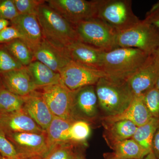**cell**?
I'll return each mask as SVG.
<instances>
[{
	"instance_id": "cell-1",
	"label": "cell",
	"mask_w": 159,
	"mask_h": 159,
	"mask_svg": "<svg viewBox=\"0 0 159 159\" xmlns=\"http://www.w3.org/2000/svg\"><path fill=\"white\" fill-rule=\"evenodd\" d=\"M45 3L40 6L37 15L43 37L56 48L67 51L68 46L80 41L75 27Z\"/></svg>"
},
{
	"instance_id": "cell-2",
	"label": "cell",
	"mask_w": 159,
	"mask_h": 159,
	"mask_svg": "<svg viewBox=\"0 0 159 159\" xmlns=\"http://www.w3.org/2000/svg\"><path fill=\"white\" fill-rule=\"evenodd\" d=\"M149 56L139 49L117 48L105 52L102 70L111 79L127 81L144 65Z\"/></svg>"
},
{
	"instance_id": "cell-3",
	"label": "cell",
	"mask_w": 159,
	"mask_h": 159,
	"mask_svg": "<svg viewBox=\"0 0 159 159\" xmlns=\"http://www.w3.org/2000/svg\"><path fill=\"white\" fill-rule=\"evenodd\" d=\"M98 106L105 117L118 116L130 106L134 95L126 81L102 77L95 85Z\"/></svg>"
},
{
	"instance_id": "cell-4",
	"label": "cell",
	"mask_w": 159,
	"mask_h": 159,
	"mask_svg": "<svg viewBox=\"0 0 159 159\" xmlns=\"http://www.w3.org/2000/svg\"><path fill=\"white\" fill-rule=\"evenodd\" d=\"M96 17L117 33L135 26L141 20L134 14L130 0H96Z\"/></svg>"
},
{
	"instance_id": "cell-5",
	"label": "cell",
	"mask_w": 159,
	"mask_h": 159,
	"mask_svg": "<svg viewBox=\"0 0 159 159\" xmlns=\"http://www.w3.org/2000/svg\"><path fill=\"white\" fill-rule=\"evenodd\" d=\"M116 43L118 48L138 49L151 56L159 47V30L144 20L130 29L117 33Z\"/></svg>"
},
{
	"instance_id": "cell-6",
	"label": "cell",
	"mask_w": 159,
	"mask_h": 159,
	"mask_svg": "<svg viewBox=\"0 0 159 159\" xmlns=\"http://www.w3.org/2000/svg\"><path fill=\"white\" fill-rule=\"evenodd\" d=\"M80 41L108 52L117 48V33L97 17L84 21L74 26Z\"/></svg>"
},
{
	"instance_id": "cell-7",
	"label": "cell",
	"mask_w": 159,
	"mask_h": 159,
	"mask_svg": "<svg viewBox=\"0 0 159 159\" xmlns=\"http://www.w3.org/2000/svg\"><path fill=\"white\" fill-rule=\"evenodd\" d=\"M6 134L21 159H43L50 152L46 132Z\"/></svg>"
},
{
	"instance_id": "cell-8",
	"label": "cell",
	"mask_w": 159,
	"mask_h": 159,
	"mask_svg": "<svg viewBox=\"0 0 159 159\" xmlns=\"http://www.w3.org/2000/svg\"><path fill=\"white\" fill-rule=\"evenodd\" d=\"M45 2L74 26L97 15L96 0H48Z\"/></svg>"
},
{
	"instance_id": "cell-9",
	"label": "cell",
	"mask_w": 159,
	"mask_h": 159,
	"mask_svg": "<svg viewBox=\"0 0 159 159\" xmlns=\"http://www.w3.org/2000/svg\"><path fill=\"white\" fill-rule=\"evenodd\" d=\"M41 94L54 116L72 123L75 122L72 111L73 91L68 88L62 81L44 87Z\"/></svg>"
},
{
	"instance_id": "cell-10",
	"label": "cell",
	"mask_w": 159,
	"mask_h": 159,
	"mask_svg": "<svg viewBox=\"0 0 159 159\" xmlns=\"http://www.w3.org/2000/svg\"><path fill=\"white\" fill-rule=\"evenodd\" d=\"M58 73L63 83L72 91L96 85L100 78L106 77L102 70L90 68L72 61Z\"/></svg>"
},
{
	"instance_id": "cell-11",
	"label": "cell",
	"mask_w": 159,
	"mask_h": 159,
	"mask_svg": "<svg viewBox=\"0 0 159 159\" xmlns=\"http://www.w3.org/2000/svg\"><path fill=\"white\" fill-rule=\"evenodd\" d=\"M98 102L95 85L87 86L73 91L72 116L74 121L87 122L97 117Z\"/></svg>"
},
{
	"instance_id": "cell-12",
	"label": "cell",
	"mask_w": 159,
	"mask_h": 159,
	"mask_svg": "<svg viewBox=\"0 0 159 159\" xmlns=\"http://www.w3.org/2000/svg\"><path fill=\"white\" fill-rule=\"evenodd\" d=\"M159 76V62L152 55L139 70L127 80L134 96L144 95L154 88Z\"/></svg>"
},
{
	"instance_id": "cell-13",
	"label": "cell",
	"mask_w": 159,
	"mask_h": 159,
	"mask_svg": "<svg viewBox=\"0 0 159 159\" xmlns=\"http://www.w3.org/2000/svg\"><path fill=\"white\" fill-rule=\"evenodd\" d=\"M66 50L72 61L102 70L105 51L80 41L68 46Z\"/></svg>"
},
{
	"instance_id": "cell-14",
	"label": "cell",
	"mask_w": 159,
	"mask_h": 159,
	"mask_svg": "<svg viewBox=\"0 0 159 159\" xmlns=\"http://www.w3.org/2000/svg\"><path fill=\"white\" fill-rule=\"evenodd\" d=\"M23 110L39 125L43 130L47 131L54 116L42 96L36 90L23 97Z\"/></svg>"
},
{
	"instance_id": "cell-15",
	"label": "cell",
	"mask_w": 159,
	"mask_h": 159,
	"mask_svg": "<svg viewBox=\"0 0 159 159\" xmlns=\"http://www.w3.org/2000/svg\"><path fill=\"white\" fill-rule=\"evenodd\" d=\"M0 128L6 134L15 133H36L46 132L38 125L23 109L0 115Z\"/></svg>"
},
{
	"instance_id": "cell-16",
	"label": "cell",
	"mask_w": 159,
	"mask_h": 159,
	"mask_svg": "<svg viewBox=\"0 0 159 159\" xmlns=\"http://www.w3.org/2000/svg\"><path fill=\"white\" fill-rule=\"evenodd\" d=\"M10 24L19 31L22 40L33 52L42 42L43 37L36 16L19 14Z\"/></svg>"
},
{
	"instance_id": "cell-17",
	"label": "cell",
	"mask_w": 159,
	"mask_h": 159,
	"mask_svg": "<svg viewBox=\"0 0 159 159\" xmlns=\"http://www.w3.org/2000/svg\"><path fill=\"white\" fill-rule=\"evenodd\" d=\"M33 53L36 61L58 73L72 61L67 51L56 48L44 38Z\"/></svg>"
},
{
	"instance_id": "cell-18",
	"label": "cell",
	"mask_w": 159,
	"mask_h": 159,
	"mask_svg": "<svg viewBox=\"0 0 159 159\" xmlns=\"http://www.w3.org/2000/svg\"><path fill=\"white\" fill-rule=\"evenodd\" d=\"M3 85L20 97L27 96L38 88L26 67L19 70L1 73Z\"/></svg>"
},
{
	"instance_id": "cell-19",
	"label": "cell",
	"mask_w": 159,
	"mask_h": 159,
	"mask_svg": "<svg viewBox=\"0 0 159 159\" xmlns=\"http://www.w3.org/2000/svg\"><path fill=\"white\" fill-rule=\"evenodd\" d=\"M152 117L145 104L144 96L139 95L134 96L130 106L124 112L115 116L105 117L104 119L109 124L120 120H129L139 127L147 123Z\"/></svg>"
},
{
	"instance_id": "cell-20",
	"label": "cell",
	"mask_w": 159,
	"mask_h": 159,
	"mask_svg": "<svg viewBox=\"0 0 159 159\" xmlns=\"http://www.w3.org/2000/svg\"><path fill=\"white\" fill-rule=\"evenodd\" d=\"M72 123L54 116L46 131L47 142L50 152L56 145L71 143L70 128Z\"/></svg>"
},
{
	"instance_id": "cell-21",
	"label": "cell",
	"mask_w": 159,
	"mask_h": 159,
	"mask_svg": "<svg viewBox=\"0 0 159 159\" xmlns=\"http://www.w3.org/2000/svg\"><path fill=\"white\" fill-rule=\"evenodd\" d=\"M26 67L37 88L57 84L61 81L59 73L38 61H32Z\"/></svg>"
},
{
	"instance_id": "cell-22",
	"label": "cell",
	"mask_w": 159,
	"mask_h": 159,
	"mask_svg": "<svg viewBox=\"0 0 159 159\" xmlns=\"http://www.w3.org/2000/svg\"><path fill=\"white\" fill-rule=\"evenodd\" d=\"M114 158L143 159L148 153L132 139L116 142L114 145Z\"/></svg>"
},
{
	"instance_id": "cell-23",
	"label": "cell",
	"mask_w": 159,
	"mask_h": 159,
	"mask_svg": "<svg viewBox=\"0 0 159 159\" xmlns=\"http://www.w3.org/2000/svg\"><path fill=\"white\" fill-rule=\"evenodd\" d=\"M159 127V118L152 117L144 125L138 127L132 139L146 152H152V143L154 134Z\"/></svg>"
},
{
	"instance_id": "cell-24",
	"label": "cell",
	"mask_w": 159,
	"mask_h": 159,
	"mask_svg": "<svg viewBox=\"0 0 159 159\" xmlns=\"http://www.w3.org/2000/svg\"><path fill=\"white\" fill-rule=\"evenodd\" d=\"M3 47L24 66H28L33 61V51L22 39L14 40L5 44Z\"/></svg>"
},
{
	"instance_id": "cell-25",
	"label": "cell",
	"mask_w": 159,
	"mask_h": 159,
	"mask_svg": "<svg viewBox=\"0 0 159 159\" xmlns=\"http://www.w3.org/2000/svg\"><path fill=\"white\" fill-rule=\"evenodd\" d=\"M23 97L0 85V115L11 113L23 109Z\"/></svg>"
},
{
	"instance_id": "cell-26",
	"label": "cell",
	"mask_w": 159,
	"mask_h": 159,
	"mask_svg": "<svg viewBox=\"0 0 159 159\" xmlns=\"http://www.w3.org/2000/svg\"><path fill=\"white\" fill-rule=\"evenodd\" d=\"M110 124V136L114 144L132 139L138 128L136 125L129 120H120Z\"/></svg>"
},
{
	"instance_id": "cell-27",
	"label": "cell",
	"mask_w": 159,
	"mask_h": 159,
	"mask_svg": "<svg viewBox=\"0 0 159 159\" xmlns=\"http://www.w3.org/2000/svg\"><path fill=\"white\" fill-rule=\"evenodd\" d=\"M91 128L87 122L78 120L72 123L70 137L72 142H82L89 137Z\"/></svg>"
},
{
	"instance_id": "cell-28",
	"label": "cell",
	"mask_w": 159,
	"mask_h": 159,
	"mask_svg": "<svg viewBox=\"0 0 159 159\" xmlns=\"http://www.w3.org/2000/svg\"><path fill=\"white\" fill-rule=\"evenodd\" d=\"M4 47H0V74L24 68Z\"/></svg>"
},
{
	"instance_id": "cell-29",
	"label": "cell",
	"mask_w": 159,
	"mask_h": 159,
	"mask_svg": "<svg viewBox=\"0 0 159 159\" xmlns=\"http://www.w3.org/2000/svg\"><path fill=\"white\" fill-rule=\"evenodd\" d=\"M19 14L30 15L37 16L40 6L45 1L12 0Z\"/></svg>"
},
{
	"instance_id": "cell-30",
	"label": "cell",
	"mask_w": 159,
	"mask_h": 159,
	"mask_svg": "<svg viewBox=\"0 0 159 159\" xmlns=\"http://www.w3.org/2000/svg\"><path fill=\"white\" fill-rule=\"evenodd\" d=\"M76 155L71 143L56 145L43 159H74Z\"/></svg>"
},
{
	"instance_id": "cell-31",
	"label": "cell",
	"mask_w": 159,
	"mask_h": 159,
	"mask_svg": "<svg viewBox=\"0 0 159 159\" xmlns=\"http://www.w3.org/2000/svg\"><path fill=\"white\" fill-rule=\"evenodd\" d=\"M0 154L3 157L10 159H21L14 145L7 138L6 133L0 128Z\"/></svg>"
},
{
	"instance_id": "cell-32",
	"label": "cell",
	"mask_w": 159,
	"mask_h": 159,
	"mask_svg": "<svg viewBox=\"0 0 159 159\" xmlns=\"http://www.w3.org/2000/svg\"><path fill=\"white\" fill-rule=\"evenodd\" d=\"M143 96L145 104L152 116L159 118V90L152 89Z\"/></svg>"
},
{
	"instance_id": "cell-33",
	"label": "cell",
	"mask_w": 159,
	"mask_h": 159,
	"mask_svg": "<svg viewBox=\"0 0 159 159\" xmlns=\"http://www.w3.org/2000/svg\"><path fill=\"white\" fill-rule=\"evenodd\" d=\"M18 15L12 0H0V18L11 21Z\"/></svg>"
},
{
	"instance_id": "cell-34",
	"label": "cell",
	"mask_w": 159,
	"mask_h": 159,
	"mask_svg": "<svg viewBox=\"0 0 159 159\" xmlns=\"http://www.w3.org/2000/svg\"><path fill=\"white\" fill-rule=\"evenodd\" d=\"M16 39H22V37L14 26H8L0 31V44H5Z\"/></svg>"
},
{
	"instance_id": "cell-35",
	"label": "cell",
	"mask_w": 159,
	"mask_h": 159,
	"mask_svg": "<svg viewBox=\"0 0 159 159\" xmlns=\"http://www.w3.org/2000/svg\"><path fill=\"white\" fill-rule=\"evenodd\" d=\"M144 20L153 25L159 30V1L152 5L146 13Z\"/></svg>"
},
{
	"instance_id": "cell-36",
	"label": "cell",
	"mask_w": 159,
	"mask_h": 159,
	"mask_svg": "<svg viewBox=\"0 0 159 159\" xmlns=\"http://www.w3.org/2000/svg\"><path fill=\"white\" fill-rule=\"evenodd\" d=\"M152 152L157 159H159V127L154 135L152 143Z\"/></svg>"
},
{
	"instance_id": "cell-37",
	"label": "cell",
	"mask_w": 159,
	"mask_h": 159,
	"mask_svg": "<svg viewBox=\"0 0 159 159\" xmlns=\"http://www.w3.org/2000/svg\"><path fill=\"white\" fill-rule=\"evenodd\" d=\"M10 24V21L8 20L0 18V31L8 27Z\"/></svg>"
},
{
	"instance_id": "cell-38",
	"label": "cell",
	"mask_w": 159,
	"mask_h": 159,
	"mask_svg": "<svg viewBox=\"0 0 159 159\" xmlns=\"http://www.w3.org/2000/svg\"><path fill=\"white\" fill-rule=\"evenodd\" d=\"M152 55L153 56V57L156 60L159 62V47L157 49V51Z\"/></svg>"
},
{
	"instance_id": "cell-39",
	"label": "cell",
	"mask_w": 159,
	"mask_h": 159,
	"mask_svg": "<svg viewBox=\"0 0 159 159\" xmlns=\"http://www.w3.org/2000/svg\"><path fill=\"white\" fill-rule=\"evenodd\" d=\"M143 159H157L155 156L152 153V152H151L148 155L146 156Z\"/></svg>"
},
{
	"instance_id": "cell-40",
	"label": "cell",
	"mask_w": 159,
	"mask_h": 159,
	"mask_svg": "<svg viewBox=\"0 0 159 159\" xmlns=\"http://www.w3.org/2000/svg\"><path fill=\"white\" fill-rule=\"evenodd\" d=\"M154 88L158 89L159 90V76L157 80L156 84V85L155 86Z\"/></svg>"
},
{
	"instance_id": "cell-41",
	"label": "cell",
	"mask_w": 159,
	"mask_h": 159,
	"mask_svg": "<svg viewBox=\"0 0 159 159\" xmlns=\"http://www.w3.org/2000/svg\"><path fill=\"white\" fill-rule=\"evenodd\" d=\"M74 159H85L83 157L80 156L76 155Z\"/></svg>"
},
{
	"instance_id": "cell-42",
	"label": "cell",
	"mask_w": 159,
	"mask_h": 159,
	"mask_svg": "<svg viewBox=\"0 0 159 159\" xmlns=\"http://www.w3.org/2000/svg\"><path fill=\"white\" fill-rule=\"evenodd\" d=\"M1 159H10L9 158H6V157H2Z\"/></svg>"
},
{
	"instance_id": "cell-43",
	"label": "cell",
	"mask_w": 159,
	"mask_h": 159,
	"mask_svg": "<svg viewBox=\"0 0 159 159\" xmlns=\"http://www.w3.org/2000/svg\"><path fill=\"white\" fill-rule=\"evenodd\" d=\"M2 157H2V155H1V154H0V159H2Z\"/></svg>"
},
{
	"instance_id": "cell-44",
	"label": "cell",
	"mask_w": 159,
	"mask_h": 159,
	"mask_svg": "<svg viewBox=\"0 0 159 159\" xmlns=\"http://www.w3.org/2000/svg\"><path fill=\"white\" fill-rule=\"evenodd\" d=\"M111 159H117V158H112Z\"/></svg>"
}]
</instances>
